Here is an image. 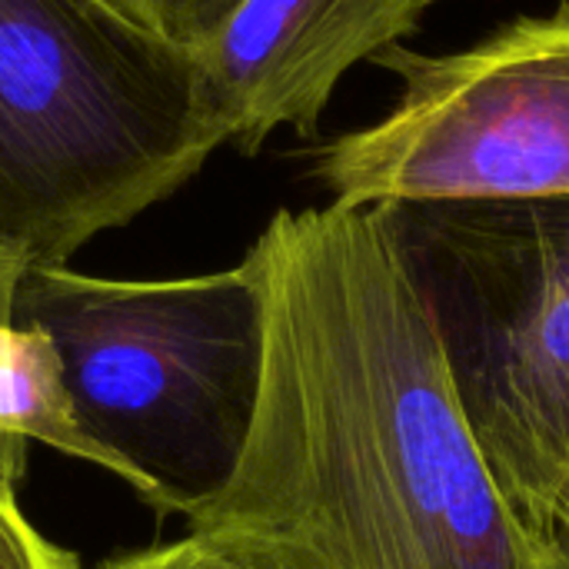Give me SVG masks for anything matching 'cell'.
<instances>
[{
	"label": "cell",
	"mask_w": 569,
	"mask_h": 569,
	"mask_svg": "<svg viewBox=\"0 0 569 569\" xmlns=\"http://www.w3.org/2000/svg\"><path fill=\"white\" fill-rule=\"evenodd\" d=\"M257 380L223 483L180 517L243 569H557L480 440L393 207L277 210L240 260Z\"/></svg>",
	"instance_id": "6da1fadb"
},
{
	"label": "cell",
	"mask_w": 569,
	"mask_h": 569,
	"mask_svg": "<svg viewBox=\"0 0 569 569\" xmlns=\"http://www.w3.org/2000/svg\"><path fill=\"white\" fill-rule=\"evenodd\" d=\"M217 147L193 53L107 0H0V237L30 263H70Z\"/></svg>",
	"instance_id": "7a4b0ae2"
},
{
	"label": "cell",
	"mask_w": 569,
	"mask_h": 569,
	"mask_svg": "<svg viewBox=\"0 0 569 569\" xmlns=\"http://www.w3.org/2000/svg\"><path fill=\"white\" fill-rule=\"evenodd\" d=\"M13 323L40 330L83 430L183 513L230 473L253 403L257 307L237 267L120 280L30 263Z\"/></svg>",
	"instance_id": "3957f363"
},
{
	"label": "cell",
	"mask_w": 569,
	"mask_h": 569,
	"mask_svg": "<svg viewBox=\"0 0 569 569\" xmlns=\"http://www.w3.org/2000/svg\"><path fill=\"white\" fill-rule=\"evenodd\" d=\"M373 63L400 90L317 153L333 203H569V0L450 53L397 43Z\"/></svg>",
	"instance_id": "277c9868"
},
{
	"label": "cell",
	"mask_w": 569,
	"mask_h": 569,
	"mask_svg": "<svg viewBox=\"0 0 569 569\" xmlns=\"http://www.w3.org/2000/svg\"><path fill=\"white\" fill-rule=\"evenodd\" d=\"M393 210L443 320L477 343L463 387L480 440L543 533L569 483V203Z\"/></svg>",
	"instance_id": "5b68a950"
},
{
	"label": "cell",
	"mask_w": 569,
	"mask_h": 569,
	"mask_svg": "<svg viewBox=\"0 0 569 569\" xmlns=\"http://www.w3.org/2000/svg\"><path fill=\"white\" fill-rule=\"evenodd\" d=\"M440 0H247L197 53L210 113L240 153L293 127L313 133L340 80L403 43Z\"/></svg>",
	"instance_id": "8992f818"
},
{
	"label": "cell",
	"mask_w": 569,
	"mask_h": 569,
	"mask_svg": "<svg viewBox=\"0 0 569 569\" xmlns=\"http://www.w3.org/2000/svg\"><path fill=\"white\" fill-rule=\"evenodd\" d=\"M30 443L90 463L127 483L147 507L153 503L147 483L77 420L53 343L40 330L0 323V490L10 497L27 477Z\"/></svg>",
	"instance_id": "52a82bcc"
},
{
	"label": "cell",
	"mask_w": 569,
	"mask_h": 569,
	"mask_svg": "<svg viewBox=\"0 0 569 569\" xmlns=\"http://www.w3.org/2000/svg\"><path fill=\"white\" fill-rule=\"evenodd\" d=\"M137 27L187 53H203L247 0H107Z\"/></svg>",
	"instance_id": "ba28073f"
},
{
	"label": "cell",
	"mask_w": 569,
	"mask_h": 569,
	"mask_svg": "<svg viewBox=\"0 0 569 569\" xmlns=\"http://www.w3.org/2000/svg\"><path fill=\"white\" fill-rule=\"evenodd\" d=\"M0 569H80V557L50 543L23 517L17 497L0 490Z\"/></svg>",
	"instance_id": "9c48e42d"
},
{
	"label": "cell",
	"mask_w": 569,
	"mask_h": 569,
	"mask_svg": "<svg viewBox=\"0 0 569 569\" xmlns=\"http://www.w3.org/2000/svg\"><path fill=\"white\" fill-rule=\"evenodd\" d=\"M97 569H243L233 557H227L217 543L200 533H183L170 543H153L143 550L117 553Z\"/></svg>",
	"instance_id": "30bf717a"
},
{
	"label": "cell",
	"mask_w": 569,
	"mask_h": 569,
	"mask_svg": "<svg viewBox=\"0 0 569 569\" xmlns=\"http://www.w3.org/2000/svg\"><path fill=\"white\" fill-rule=\"evenodd\" d=\"M30 260L0 237V323H13V307H17V290L27 273Z\"/></svg>",
	"instance_id": "8fae6325"
},
{
	"label": "cell",
	"mask_w": 569,
	"mask_h": 569,
	"mask_svg": "<svg viewBox=\"0 0 569 569\" xmlns=\"http://www.w3.org/2000/svg\"><path fill=\"white\" fill-rule=\"evenodd\" d=\"M543 537L557 557V569H569V483L560 490V497L553 503V513L543 527Z\"/></svg>",
	"instance_id": "7c38bea8"
}]
</instances>
